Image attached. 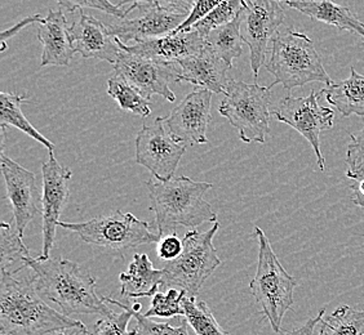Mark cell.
<instances>
[{"mask_svg": "<svg viewBox=\"0 0 364 335\" xmlns=\"http://www.w3.org/2000/svg\"><path fill=\"white\" fill-rule=\"evenodd\" d=\"M21 268H30L33 284L43 298L56 303L63 314H102L112 316L106 304L105 297H100L96 290V279L85 273L79 265L63 258H49L47 260L33 258L31 256L22 258Z\"/></svg>", "mask_w": 364, "mask_h": 335, "instance_id": "cell-1", "label": "cell"}, {"mask_svg": "<svg viewBox=\"0 0 364 335\" xmlns=\"http://www.w3.org/2000/svg\"><path fill=\"white\" fill-rule=\"evenodd\" d=\"M36 292L33 280L17 279L1 270L0 333L1 335H47L77 329L87 334L85 324L49 307Z\"/></svg>", "mask_w": 364, "mask_h": 335, "instance_id": "cell-2", "label": "cell"}, {"mask_svg": "<svg viewBox=\"0 0 364 335\" xmlns=\"http://www.w3.org/2000/svg\"><path fill=\"white\" fill-rule=\"evenodd\" d=\"M154 212L158 235L161 238L175 234L178 227H196L205 222H218V214L204 195L213 187L208 182L189 177H177L169 181L151 178L145 182Z\"/></svg>", "mask_w": 364, "mask_h": 335, "instance_id": "cell-3", "label": "cell"}, {"mask_svg": "<svg viewBox=\"0 0 364 335\" xmlns=\"http://www.w3.org/2000/svg\"><path fill=\"white\" fill-rule=\"evenodd\" d=\"M272 44L265 66L275 77V85L282 84L284 89L292 91L313 82L332 84L314 43L306 34L286 28L274 36Z\"/></svg>", "mask_w": 364, "mask_h": 335, "instance_id": "cell-4", "label": "cell"}, {"mask_svg": "<svg viewBox=\"0 0 364 335\" xmlns=\"http://www.w3.org/2000/svg\"><path fill=\"white\" fill-rule=\"evenodd\" d=\"M255 236L259 243V260L250 290L272 329L279 334L283 319L294 306L297 281L284 270L265 232L257 226L255 227Z\"/></svg>", "mask_w": 364, "mask_h": 335, "instance_id": "cell-5", "label": "cell"}, {"mask_svg": "<svg viewBox=\"0 0 364 335\" xmlns=\"http://www.w3.org/2000/svg\"><path fill=\"white\" fill-rule=\"evenodd\" d=\"M230 79L218 112L229 120L245 143H265L270 132L272 88Z\"/></svg>", "mask_w": 364, "mask_h": 335, "instance_id": "cell-6", "label": "cell"}, {"mask_svg": "<svg viewBox=\"0 0 364 335\" xmlns=\"http://www.w3.org/2000/svg\"><path fill=\"white\" fill-rule=\"evenodd\" d=\"M218 230L220 224L216 222L210 230L204 232L193 230L185 234L182 238L181 256L161 268V287H176L185 290L189 297L196 298L204 282L221 265V259L218 258V251L213 245V238Z\"/></svg>", "mask_w": 364, "mask_h": 335, "instance_id": "cell-7", "label": "cell"}, {"mask_svg": "<svg viewBox=\"0 0 364 335\" xmlns=\"http://www.w3.org/2000/svg\"><path fill=\"white\" fill-rule=\"evenodd\" d=\"M58 227L73 231L87 244L123 251L140 245L159 243L161 236L150 230V224L132 213L115 210L107 216H96L87 222H60Z\"/></svg>", "mask_w": 364, "mask_h": 335, "instance_id": "cell-8", "label": "cell"}, {"mask_svg": "<svg viewBox=\"0 0 364 335\" xmlns=\"http://www.w3.org/2000/svg\"><path fill=\"white\" fill-rule=\"evenodd\" d=\"M319 93L310 92L306 97L287 96L274 109L273 115L280 123L292 126L308 141L316 153L319 170L326 169V161L321 150V133L333 126L335 112L318 104Z\"/></svg>", "mask_w": 364, "mask_h": 335, "instance_id": "cell-9", "label": "cell"}, {"mask_svg": "<svg viewBox=\"0 0 364 335\" xmlns=\"http://www.w3.org/2000/svg\"><path fill=\"white\" fill-rule=\"evenodd\" d=\"M188 145L164 128V119L156 118L153 126H142L136 137V163L159 181L173 178Z\"/></svg>", "mask_w": 364, "mask_h": 335, "instance_id": "cell-10", "label": "cell"}, {"mask_svg": "<svg viewBox=\"0 0 364 335\" xmlns=\"http://www.w3.org/2000/svg\"><path fill=\"white\" fill-rule=\"evenodd\" d=\"M188 14L177 13L153 3H134L124 18L110 23L109 33L123 44L142 42L173 33L186 20Z\"/></svg>", "mask_w": 364, "mask_h": 335, "instance_id": "cell-11", "label": "cell"}, {"mask_svg": "<svg viewBox=\"0 0 364 335\" xmlns=\"http://www.w3.org/2000/svg\"><path fill=\"white\" fill-rule=\"evenodd\" d=\"M114 69L115 74L124 77L146 99L156 94L168 102H176L175 93L171 91L169 83H178L181 74L178 63L158 62L120 49Z\"/></svg>", "mask_w": 364, "mask_h": 335, "instance_id": "cell-12", "label": "cell"}, {"mask_svg": "<svg viewBox=\"0 0 364 335\" xmlns=\"http://www.w3.org/2000/svg\"><path fill=\"white\" fill-rule=\"evenodd\" d=\"M42 253L36 257L41 260L49 259V254L56 241V229L63 208L69 200L73 172L69 168H63L57 161L53 153H49L48 160L42 164Z\"/></svg>", "mask_w": 364, "mask_h": 335, "instance_id": "cell-13", "label": "cell"}, {"mask_svg": "<svg viewBox=\"0 0 364 335\" xmlns=\"http://www.w3.org/2000/svg\"><path fill=\"white\" fill-rule=\"evenodd\" d=\"M286 18L284 8L274 0H247L243 40L250 48V62L253 77L259 79V70L267 62L269 42L279 33Z\"/></svg>", "mask_w": 364, "mask_h": 335, "instance_id": "cell-14", "label": "cell"}, {"mask_svg": "<svg viewBox=\"0 0 364 335\" xmlns=\"http://www.w3.org/2000/svg\"><path fill=\"white\" fill-rule=\"evenodd\" d=\"M1 172L7 186L8 199L14 210L16 230L23 238V231L41 210L42 195L36 186V175L1 153Z\"/></svg>", "mask_w": 364, "mask_h": 335, "instance_id": "cell-15", "label": "cell"}, {"mask_svg": "<svg viewBox=\"0 0 364 335\" xmlns=\"http://www.w3.org/2000/svg\"><path fill=\"white\" fill-rule=\"evenodd\" d=\"M212 92L198 88L189 93L166 119L169 132L186 145L207 143Z\"/></svg>", "mask_w": 364, "mask_h": 335, "instance_id": "cell-16", "label": "cell"}, {"mask_svg": "<svg viewBox=\"0 0 364 335\" xmlns=\"http://www.w3.org/2000/svg\"><path fill=\"white\" fill-rule=\"evenodd\" d=\"M73 16L74 20L69 33L74 52L83 58H96L112 65L117 62L119 45L109 33L107 26L90 14L83 13V9H79Z\"/></svg>", "mask_w": 364, "mask_h": 335, "instance_id": "cell-17", "label": "cell"}, {"mask_svg": "<svg viewBox=\"0 0 364 335\" xmlns=\"http://www.w3.org/2000/svg\"><path fill=\"white\" fill-rule=\"evenodd\" d=\"M115 40L119 48L128 53L164 63H177L180 60L202 53L205 48V39L196 30L178 34L171 33L154 39L136 42L131 45L123 44L117 38Z\"/></svg>", "mask_w": 364, "mask_h": 335, "instance_id": "cell-18", "label": "cell"}, {"mask_svg": "<svg viewBox=\"0 0 364 335\" xmlns=\"http://www.w3.org/2000/svg\"><path fill=\"white\" fill-rule=\"evenodd\" d=\"M177 63L181 69L178 83L186 82L196 85V88L208 89L212 93H226L230 82L228 77L230 66L207 44L202 53L180 60Z\"/></svg>", "mask_w": 364, "mask_h": 335, "instance_id": "cell-19", "label": "cell"}, {"mask_svg": "<svg viewBox=\"0 0 364 335\" xmlns=\"http://www.w3.org/2000/svg\"><path fill=\"white\" fill-rule=\"evenodd\" d=\"M69 23L60 8L49 9L48 16L38 28V40L42 43L43 53L41 66H69L75 55L71 44Z\"/></svg>", "mask_w": 364, "mask_h": 335, "instance_id": "cell-20", "label": "cell"}, {"mask_svg": "<svg viewBox=\"0 0 364 335\" xmlns=\"http://www.w3.org/2000/svg\"><path fill=\"white\" fill-rule=\"evenodd\" d=\"M287 7L308 16L311 20L323 22L329 26L355 33L364 39V23L350 9L333 3L332 0H286Z\"/></svg>", "mask_w": 364, "mask_h": 335, "instance_id": "cell-21", "label": "cell"}, {"mask_svg": "<svg viewBox=\"0 0 364 335\" xmlns=\"http://www.w3.org/2000/svg\"><path fill=\"white\" fill-rule=\"evenodd\" d=\"M120 294L123 298L154 297L161 287L163 270H155L147 254H134L127 273H120Z\"/></svg>", "mask_w": 364, "mask_h": 335, "instance_id": "cell-22", "label": "cell"}, {"mask_svg": "<svg viewBox=\"0 0 364 335\" xmlns=\"http://www.w3.org/2000/svg\"><path fill=\"white\" fill-rule=\"evenodd\" d=\"M329 105L335 107L343 118L358 115L364 118V75L350 69V77L341 82L329 84L319 92Z\"/></svg>", "mask_w": 364, "mask_h": 335, "instance_id": "cell-23", "label": "cell"}, {"mask_svg": "<svg viewBox=\"0 0 364 335\" xmlns=\"http://www.w3.org/2000/svg\"><path fill=\"white\" fill-rule=\"evenodd\" d=\"M245 8L232 21L223 25L220 28L210 31V35L205 38V44L210 47L218 57H221L225 62L232 67L235 58L243 53V36H242V23L245 21Z\"/></svg>", "mask_w": 364, "mask_h": 335, "instance_id": "cell-24", "label": "cell"}, {"mask_svg": "<svg viewBox=\"0 0 364 335\" xmlns=\"http://www.w3.org/2000/svg\"><path fill=\"white\" fill-rule=\"evenodd\" d=\"M30 102L26 96L22 94H16V93H7L1 92L0 93V124L1 128L6 126H14L18 131L26 133L28 137L33 140L38 141L41 145L46 147L49 153H53L55 150V143L47 140L42 133L38 132L34 126L26 119V116L22 112V104Z\"/></svg>", "mask_w": 364, "mask_h": 335, "instance_id": "cell-25", "label": "cell"}, {"mask_svg": "<svg viewBox=\"0 0 364 335\" xmlns=\"http://www.w3.org/2000/svg\"><path fill=\"white\" fill-rule=\"evenodd\" d=\"M107 94L114 98L119 104L120 109L124 111L132 112L144 119L151 115L149 99L144 97L134 85H131L124 77L118 74L109 79Z\"/></svg>", "mask_w": 364, "mask_h": 335, "instance_id": "cell-26", "label": "cell"}, {"mask_svg": "<svg viewBox=\"0 0 364 335\" xmlns=\"http://www.w3.org/2000/svg\"><path fill=\"white\" fill-rule=\"evenodd\" d=\"M319 335H364V309L341 304L321 322Z\"/></svg>", "mask_w": 364, "mask_h": 335, "instance_id": "cell-27", "label": "cell"}, {"mask_svg": "<svg viewBox=\"0 0 364 335\" xmlns=\"http://www.w3.org/2000/svg\"><path fill=\"white\" fill-rule=\"evenodd\" d=\"M185 319L196 335H228L218 325L208 304L203 300H196L194 297L185 295L182 300Z\"/></svg>", "mask_w": 364, "mask_h": 335, "instance_id": "cell-28", "label": "cell"}, {"mask_svg": "<svg viewBox=\"0 0 364 335\" xmlns=\"http://www.w3.org/2000/svg\"><path fill=\"white\" fill-rule=\"evenodd\" d=\"M30 251L23 244L20 234L7 222L0 224V265L1 270L14 265L16 260L28 257Z\"/></svg>", "mask_w": 364, "mask_h": 335, "instance_id": "cell-29", "label": "cell"}, {"mask_svg": "<svg viewBox=\"0 0 364 335\" xmlns=\"http://www.w3.org/2000/svg\"><path fill=\"white\" fill-rule=\"evenodd\" d=\"M245 1L247 0H224L205 18L198 22L193 30H196L205 39L215 28L232 21L245 9Z\"/></svg>", "mask_w": 364, "mask_h": 335, "instance_id": "cell-30", "label": "cell"}, {"mask_svg": "<svg viewBox=\"0 0 364 335\" xmlns=\"http://www.w3.org/2000/svg\"><path fill=\"white\" fill-rule=\"evenodd\" d=\"M105 300L106 303L123 308V312L112 314L109 317H102L101 320H98L90 335H136L134 331H128V325L134 317L131 306L124 304L119 300H112L110 297H105Z\"/></svg>", "mask_w": 364, "mask_h": 335, "instance_id": "cell-31", "label": "cell"}, {"mask_svg": "<svg viewBox=\"0 0 364 335\" xmlns=\"http://www.w3.org/2000/svg\"><path fill=\"white\" fill-rule=\"evenodd\" d=\"M188 295L185 290H180L176 287L168 289L167 293H156L151 300V306L149 308L145 316L151 317H178L185 316V311L182 307V300Z\"/></svg>", "mask_w": 364, "mask_h": 335, "instance_id": "cell-32", "label": "cell"}, {"mask_svg": "<svg viewBox=\"0 0 364 335\" xmlns=\"http://www.w3.org/2000/svg\"><path fill=\"white\" fill-rule=\"evenodd\" d=\"M132 312L136 319V328L134 329L136 335H189L190 325L185 317L181 319L178 326H172L168 322H154L134 309Z\"/></svg>", "mask_w": 364, "mask_h": 335, "instance_id": "cell-33", "label": "cell"}, {"mask_svg": "<svg viewBox=\"0 0 364 335\" xmlns=\"http://www.w3.org/2000/svg\"><path fill=\"white\" fill-rule=\"evenodd\" d=\"M350 143L348 145L346 159L348 165L346 177L354 180L358 175L364 173V120L363 128L358 133H350Z\"/></svg>", "mask_w": 364, "mask_h": 335, "instance_id": "cell-34", "label": "cell"}, {"mask_svg": "<svg viewBox=\"0 0 364 335\" xmlns=\"http://www.w3.org/2000/svg\"><path fill=\"white\" fill-rule=\"evenodd\" d=\"M61 9H65L70 13H75L79 9L92 8L97 9L109 16H114L117 18H124L127 11L122 9L119 6L112 4L110 0H57Z\"/></svg>", "mask_w": 364, "mask_h": 335, "instance_id": "cell-35", "label": "cell"}, {"mask_svg": "<svg viewBox=\"0 0 364 335\" xmlns=\"http://www.w3.org/2000/svg\"><path fill=\"white\" fill-rule=\"evenodd\" d=\"M224 0H196L194 6L190 11L189 16L186 17V20L182 22L181 26L175 30L173 33L178 34V33H186L193 30V28L196 26L198 22L202 21L203 18H205L208 14L218 8Z\"/></svg>", "mask_w": 364, "mask_h": 335, "instance_id": "cell-36", "label": "cell"}, {"mask_svg": "<svg viewBox=\"0 0 364 335\" xmlns=\"http://www.w3.org/2000/svg\"><path fill=\"white\" fill-rule=\"evenodd\" d=\"M183 241L175 234L161 238L158 243V257L161 260L172 262L181 256Z\"/></svg>", "mask_w": 364, "mask_h": 335, "instance_id": "cell-37", "label": "cell"}, {"mask_svg": "<svg viewBox=\"0 0 364 335\" xmlns=\"http://www.w3.org/2000/svg\"><path fill=\"white\" fill-rule=\"evenodd\" d=\"M129 3H132V4L134 3H153V4H156L164 9L172 11V12L189 16L196 0H120L117 6L122 7V6L129 4Z\"/></svg>", "mask_w": 364, "mask_h": 335, "instance_id": "cell-38", "label": "cell"}, {"mask_svg": "<svg viewBox=\"0 0 364 335\" xmlns=\"http://www.w3.org/2000/svg\"><path fill=\"white\" fill-rule=\"evenodd\" d=\"M44 20H46V18H43L42 14H33V16H28L26 18H23V20H21L18 23H16L12 28H8L6 31H3L1 35H0V50H1V52L6 50V49H7L8 39L14 38L17 33L21 31L22 28H28L31 23H39V25H41V23L44 22Z\"/></svg>", "mask_w": 364, "mask_h": 335, "instance_id": "cell-39", "label": "cell"}, {"mask_svg": "<svg viewBox=\"0 0 364 335\" xmlns=\"http://www.w3.org/2000/svg\"><path fill=\"white\" fill-rule=\"evenodd\" d=\"M351 181H353L350 186L351 191H353L351 200L357 207L364 209V173L358 175Z\"/></svg>", "mask_w": 364, "mask_h": 335, "instance_id": "cell-40", "label": "cell"}, {"mask_svg": "<svg viewBox=\"0 0 364 335\" xmlns=\"http://www.w3.org/2000/svg\"><path fill=\"white\" fill-rule=\"evenodd\" d=\"M324 314H326V308L321 309L319 314H316L314 319H310V320L305 322L301 328L296 329L291 334L288 335H314V329H316L318 324H321Z\"/></svg>", "mask_w": 364, "mask_h": 335, "instance_id": "cell-41", "label": "cell"}, {"mask_svg": "<svg viewBox=\"0 0 364 335\" xmlns=\"http://www.w3.org/2000/svg\"><path fill=\"white\" fill-rule=\"evenodd\" d=\"M132 309L136 311V312H140L141 304L140 303H134V306H132Z\"/></svg>", "mask_w": 364, "mask_h": 335, "instance_id": "cell-42", "label": "cell"}, {"mask_svg": "<svg viewBox=\"0 0 364 335\" xmlns=\"http://www.w3.org/2000/svg\"><path fill=\"white\" fill-rule=\"evenodd\" d=\"M52 335H66L65 333H63V331H57V333H55V334Z\"/></svg>", "mask_w": 364, "mask_h": 335, "instance_id": "cell-43", "label": "cell"}, {"mask_svg": "<svg viewBox=\"0 0 364 335\" xmlns=\"http://www.w3.org/2000/svg\"><path fill=\"white\" fill-rule=\"evenodd\" d=\"M274 1H278V3H279V1H282V0H274ZM284 1H286V0H284Z\"/></svg>", "mask_w": 364, "mask_h": 335, "instance_id": "cell-44", "label": "cell"}]
</instances>
